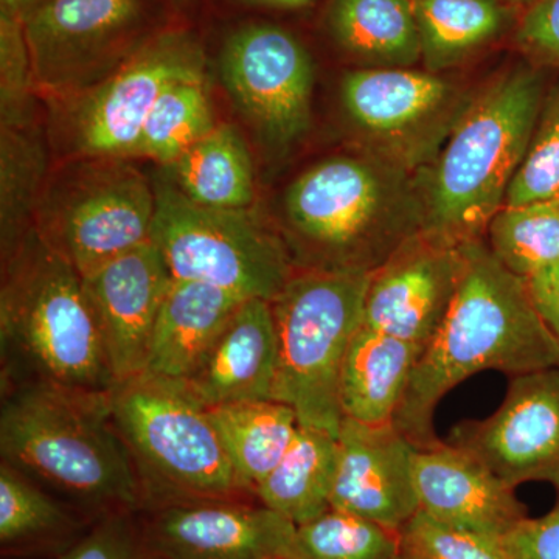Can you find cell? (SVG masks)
<instances>
[{
  "label": "cell",
  "instance_id": "39",
  "mask_svg": "<svg viewBox=\"0 0 559 559\" xmlns=\"http://www.w3.org/2000/svg\"><path fill=\"white\" fill-rule=\"evenodd\" d=\"M525 283L533 307L559 344V263L536 272Z\"/></svg>",
  "mask_w": 559,
  "mask_h": 559
},
{
  "label": "cell",
  "instance_id": "43",
  "mask_svg": "<svg viewBox=\"0 0 559 559\" xmlns=\"http://www.w3.org/2000/svg\"><path fill=\"white\" fill-rule=\"evenodd\" d=\"M274 559H286V558H274Z\"/></svg>",
  "mask_w": 559,
  "mask_h": 559
},
{
  "label": "cell",
  "instance_id": "32",
  "mask_svg": "<svg viewBox=\"0 0 559 559\" xmlns=\"http://www.w3.org/2000/svg\"><path fill=\"white\" fill-rule=\"evenodd\" d=\"M44 173V151L25 127H2V252L9 255L28 230V215Z\"/></svg>",
  "mask_w": 559,
  "mask_h": 559
},
{
  "label": "cell",
  "instance_id": "26",
  "mask_svg": "<svg viewBox=\"0 0 559 559\" xmlns=\"http://www.w3.org/2000/svg\"><path fill=\"white\" fill-rule=\"evenodd\" d=\"M326 24L342 50L371 68H411L421 60L412 0H331Z\"/></svg>",
  "mask_w": 559,
  "mask_h": 559
},
{
  "label": "cell",
  "instance_id": "18",
  "mask_svg": "<svg viewBox=\"0 0 559 559\" xmlns=\"http://www.w3.org/2000/svg\"><path fill=\"white\" fill-rule=\"evenodd\" d=\"M340 463L331 509L400 532L419 510L414 459L417 448L393 423L366 425L342 418Z\"/></svg>",
  "mask_w": 559,
  "mask_h": 559
},
{
  "label": "cell",
  "instance_id": "42",
  "mask_svg": "<svg viewBox=\"0 0 559 559\" xmlns=\"http://www.w3.org/2000/svg\"><path fill=\"white\" fill-rule=\"evenodd\" d=\"M499 2H502V0H499ZM507 2L524 3V5H530V3L535 2V0H507Z\"/></svg>",
  "mask_w": 559,
  "mask_h": 559
},
{
  "label": "cell",
  "instance_id": "27",
  "mask_svg": "<svg viewBox=\"0 0 559 559\" xmlns=\"http://www.w3.org/2000/svg\"><path fill=\"white\" fill-rule=\"evenodd\" d=\"M171 167L178 189L194 204L223 210L252 204V159L245 140L229 124L213 128Z\"/></svg>",
  "mask_w": 559,
  "mask_h": 559
},
{
  "label": "cell",
  "instance_id": "7",
  "mask_svg": "<svg viewBox=\"0 0 559 559\" xmlns=\"http://www.w3.org/2000/svg\"><path fill=\"white\" fill-rule=\"evenodd\" d=\"M370 274L296 271L272 300L278 333L275 400L301 426L340 436V380L353 336L364 323Z\"/></svg>",
  "mask_w": 559,
  "mask_h": 559
},
{
  "label": "cell",
  "instance_id": "13",
  "mask_svg": "<svg viewBox=\"0 0 559 559\" xmlns=\"http://www.w3.org/2000/svg\"><path fill=\"white\" fill-rule=\"evenodd\" d=\"M221 75L272 145L288 148L310 131L314 62L293 33L272 24L238 28L224 44Z\"/></svg>",
  "mask_w": 559,
  "mask_h": 559
},
{
  "label": "cell",
  "instance_id": "41",
  "mask_svg": "<svg viewBox=\"0 0 559 559\" xmlns=\"http://www.w3.org/2000/svg\"><path fill=\"white\" fill-rule=\"evenodd\" d=\"M242 3L255 7H267V9L297 10L311 5L314 0H240Z\"/></svg>",
  "mask_w": 559,
  "mask_h": 559
},
{
  "label": "cell",
  "instance_id": "4",
  "mask_svg": "<svg viewBox=\"0 0 559 559\" xmlns=\"http://www.w3.org/2000/svg\"><path fill=\"white\" fill-rule=\"evenodd\" d=\"M285 210L300 271L370 274L423 230L406 168L382 157L320 162L290 183Z\"/></svg>",
  "mask_w": 559,
  "mask_h": 559
},
{
  "label": "cell",
  "instance_id": "22",
  "mask_svg": "<svg viewBox=\"0 0 559 559\" xmlns=\"http://www.w3.org/2000/svg\"><path fill=\"white\" fill-rule=\"evenodd\" d=\"M419 355L417 345L362 323L342 366V418L366 425L392 423Z\"/></svg>",
  "mask_w": 559,
  "mask_h": 559
},
{
  "label": "cell",
  "instance_id": "10",
  "mask_svg": "<svg viewBox=\"0 0 559 559\" xmlns=\"http://www.w3.org/2000/svg\"><path fill=\"white\" fill-rule=\"evenodd\" d=\"M205 76L201 47L183 33L153 36L83 95L70 120L73 148L94 159L134 156L154 105L178 81Z\"/></svg>",
  "mask_w": 559,
  "mask_h": 559
},
{
  "label": "cell",
  "instance_id": "29",
  "mask_svg": "<svg viewBox=\"0 0 559 559\" xmlns=\"http://www.w3.org/2000/svg\"><path fill=\"white\" fill-rule=\"evenodd\" d=\"M487 234L489 250L507 270L532 277L559 263V197L500 209Z\"/></svg>",
  "mask_w": 559,
  "mask_h": 559
},
{
  "label": "cell",
  "instance_id": "19",
  "mask_svg": "<svg viewBox=\"0 0 559 559\" xmlns=\"http://www.w3.org/2000/svg\"><path fill=\"white\" fill-rule=\"evenodd\" d=\"M414 473L419 510L451 527L503 539L528 518L516 489L448 441L417 450Z\"/></svg>",
  "mask_w": 559,
  "mask_h": 559
},
{
  "label": "cell",
  "instance_id": "17",
  "mask_svg": "<svg viewBox=\"0 0 559 559\" xmlns=\"http://www.w3.org/2000/svg\"><path fill=\"white\" fill-rule=\"evenodd\" d=\"M81 278L114 381L143 373L162 301L173 282L160 250L151 240L143 242Z\"/></svg>",
  "mask_w": 559,
  "mask_h": 559
},
{
  "label": "cell",
  "instance_id": "40",
  "mask_svg": "<svg viewBox=\"0 0 559 559\" xmlns=\"http://www.w3.org/2000/svg\"><path fill=\"white\" fill-rule=\"evenodd\" d=\"M44 0H0V13L25 20Z\"/></svg>",
  "mask_w": 559,
  "mask_h": 559
},
{
  "label": "cell",
  "instance_id": "37",
  "mask_svg": "<svg viewBox=\"0 0 559 559\" xmlns=\"http://www.w3.org/2000/svg\"><path fill=\"white\" fill-rule=\"evenodd\" d=\"M516 44L528 62L559 70V0H535L522 13Z\"/></svg>",
  "mask_w": 559,
  "mask_h": 559
},
{
  "label": "cell",
  "instance_id": "1",
  "mask_svg": "<svg viewBox=\"0 0 559 559\" xmlns=\"http://www.w3.org/2000/svg\"><path fill=\"white\" fill-rule=\"evenodd\" d=\"M462 277L439 330L415 364L393 426L417 450L440 443L433 418L463 381L495 370L518 377L559 367V344L539 318L524 278L480 240L463 245Z\"/></svg>",
  "mask_w": 559,
  "mask_h": 559
},
{
  "label": "cell",
  "instance_id": "12",
  "mask_svg": "<svg viewBox=\"0 0 559 559\" xmlns=\"http://www.w3.org/2000/svg\"><path fill=\"white\" fill-rule=\"evenodd\" d=\"M24 27L33 81L51 92L76 90L151 39L143 0H44Z\"/></svg>",
  "mask_w": 559,
  "mask_h": 559
},
{
  "label": "cell",
  "instance_id": "36",
  "mask_svg": "<svg viewBox=\"0 0 559 559\" xmlns=\"http://www.w3.org/2000/svg\"><path fill=\"white\" fill-rule=\"evenodd\" d=\"M57 559H157L140 525L139 513L121 511L92 522Z\"/></svg>",
  "mask_w": 559,
  "mask_h": 559
},
{
  "label": "cell",
  "instance_id": "33",
  "mask_svg": "<svg viewBox=\"0 0 559 559\" xmlns=\"http://www.w3.org/2000/svg\"><path fill=\"white\" fill-rule=\"evenodd\" d=\"M559 197V84L547 94L527 154L511 180L503 207Z\"/></svg>",
  "mask_w": 559,
  "mask_h": 559
},
{
  "label": "cell",
  "instance_id": "21",
  "mask_svg": "<svg viewBox=\"0 0 559 559\" xmlns=\"http://www.w3.org/2000/svg\"><path fill=\"white\" fill-rule=\"evenodd\" d=\"M245 300L209 283L173 278L154 325L143 373L190 380Z\"/></svg>",
  "mask_w": 559,
  "mask_h": 559
},
{
  "label": "cell",
  "instance_id": "2",
  "mask_svg": "<svg viewBox=\"0 0 559 559\" xmlns=\"http://www.w3.org/2000/svg\"><path fill=\"white\" fill-rule=\"evenodd\" d=\"M0 454L91 522L142 511V489L108 393L21 382L3 399Z\"/></svg>",
  "mask_w": 559,
  "mask_h": 559
},
{
  "label": "cell",
  "instance_id": "6",
  "mask_svg": "<svg viewBox=\"0 0 559 559\" xmlns=\"http://www.w3.org/2000/svg\"><path fill=\"white\" fill-rule=\"evenodd\" d=\"M110 414L142 489V511L250 496L231 468L209 409L186 382L140 373L109 392Z\"/></svg>",
  "mask_w": 559,
  "mask_h": 559
},
{
  "label": "cell",
  "instance_id": "38",
  "mask_svg": "<svg viewBox=\"0 0 559 559\" xmlns=\"http://www.w3.org/2000/svg\"><path fill=\"white\" fill-rule=\"evenodd\" d=\"M510 559H559V500L540 518H527L503 538Z\"/></svg>",
  "mask_w": 559,
  "mask_h": 559
},
{
  "label": "cell",
  "instance_id": "23",
  "mask_svg": "<svg viewBox=\"0 0 559 559\" xmlns=\"http://www.w3.org/2000/svg\"><path fill=\"white\" fill-rule=\"evenodd\" d=\"M92 522L38 484L0 463V547L3 555H57L81 538Z\"/></svg>",
  "mask_w": 559,
  "mask_h": 559
},
{
  "label": "cell",
  "instance_id": "15",
  "mask_svg": "<svg viewBox=\"0 0 559 559\" xmlns=\"http://www.w3.org/2000/svg\"><path fill=\"white\" fill-rule=\"evenodd\" d=\"M157 559L288 558L296 525L246 499L193 500L139 511Z\"/></svg>",
  "mask_w": 559,
  "mask_h": 559
},
{
  "label": "cell",
  "instance_id": "28",
  "mask_svg": "<svg viewBox=\"0 0 559 559\" xmlns=\"http://www.w3.org/2000/svg\"><path fill=\"white\" fill-rule=\"evenodd\" d=\"M429 72L451 68L498 38L510 24L499 0H412Z\"/></svg>",
  "mask_w": 559,
  "mask_h": 559
},
{
  "label": "cell",
  "instance_id": "9",
  "mask_svg": "<svg viewBox=\"0 0 559 559\" xmlns=\"http://www.w3.org/2000/svg\"><path fill=\"white\" fill-rule=\"evenodd\" d=\"M87 168L50 198L36 226L84 275L151 240L156 191L127 164Z\"/></svg>",
  "mask_w": 559,
  "mask_h": 559
},
{
  "label": "cell",
  "instance_id": "30",
  "mask_svg": "<svg viewBox=\"0 0 559 559\" xmlns=\"http://www.w3.org/2000/svg\"><path fill=\"white\" fill-rule=\"evenodd\" d=\"M215 127L205 76L178 81L160 95L151 110L134 157L173 165Z\"/></svg>",
  "mask_w": 559,
  "mask_h": 559
},
{
  "label": "cell",
  "instance_id": "35",
  "mask_svg": "<svg viewBox=\"0 0 559 559\" xmlns=\"http://www.w3.org/2000/svg\"><path fill=\"white\" fill-rule=\"evenodd\" d=\"M0 72H2V127H25L31 102L33 69L24 20L0 13Z\"/></svg>",
  "mask_w": 559,
  "mask_h": 559
},
{
  "label": "cell",
  "instance_id": "25",
  "mask_svg": "<svg viewBox=\"0 0 559 559\" xmlns=\"http://www.w3.org/2000/svg\"><path fill=\"white\" fill-rule=\"evenodd\" d=\"M209 414L238 480L253 496L296 439V411L272 400L224 404L210 407Z\"/></svg>",
  "mask_w": 559,
  "mask_h": 559
},
{
  "label": "cell",
  "instance_id": "24",
  "mask_svg": "<svg viewBox=\"0 0 559 559\" xmlns=\"http://www.w3.org/2000/svg\"><path fill=\"white\" fill-rule=\"evenodd\" d=\"M340 463L337 436L299 426L282 462L253 491V498L296 527L331 510Z\"/></svg>",
  "mask_w": 559,
  "mask_h": 559
},
{
  "label": "cell",
  "instance_id": "8",
  "mask_svg": "<svg viewBox=\"0 0 559 559\" xmlns=\"http://www.w3.org/2000/svg\"><path fill=\"white\" fill-rule=\"evenodd\" d=\"M154 191L151 241L173 278L209 283L246 300L272 301L297 271L285 242L246 210L194 204L168 183Z\"/></svg>",
  "mask_w": 559,
  "mask_h": 559
},
{
  "label": "cell",
  "instance_id": "34",
  "mask_svg": "<svg viewBox=\"0 0 559 559\" xmlns=\"http://www.w3.org/2000/svg\"><path fill=\"white\" fill-rule=\"evenodd\" d=\"M400 559H510L503 539L451 527L418 510L401 527Z\"/></svg>",
  "mask_w": 559,
  "mask_h": 559
},
{
  "label": "cell",
  "instance_id": "11",
  "mask_svg": "<svg viewBox=\"0 0 559 559\" xmlns=\"http://www.w3.org/2000/svg\"><path fill=\"white\" fill-rule=\"evenodd\" d=\"M341 100L382 159L406 170L436 153L471 103L451 81L409 68L353 70L342 79Z\"/></svg>",
  "mask_w": 559,
  "mask_h": 559
},
{
  "label": "cell",
  "instance_id": "3",
  "mask_svg": "<svg viewBox=\"0 0 559 559\" xmlns=\"http://www.w3.org/2000/svg\"><path fill=\"white\" fill-rule=\"evenodd\" d=\"M546 97L544 69L525 62L471 100L419 191L425 234L454 245L480 240L506 204Z\"/></svg>",
  "mask_w": 559,
  "mask_h": 559
},
{
  "label": "cell",
  "instance_id": "20",
  "mask_svg": "<svg viewBox=\"0 0 559 559\" xmlns=\"http://www.w3.org/2000/svg\"><path fill=\"white\" fill-rule=\"evenodd\" d=\"M278 333L272 301L248 299L231 316L187 388L210 407L277 401Z\"/></svg>",
  "mask_w": 559,
  "mask_h": 559
},
{
  "label": "cell",
  "instance_id": "31",
  "mask_svg": "<svg viewBox=\"0 0 559 559\" xmlns=\"http://www.w3.org/2000/svg\"><path fill=\"white\" fill-rule=\"evenodd\" d=\"M286 559H400V536L395 530L331 509L296 528Z\"/></svg>",
  "mask_w": 559,
  "mask_h": 559
},
{
  "label": "cell",
  "instance_id": "5",
  "mask_svg": "<svg viewBox=\"0 0 559 559\" xmlns=\"http://www.w3.org/2000/svg\"><path fill=\"white\" fill-rule=\"evenodd\" d=\"M0 334L3 359L25 369L22 382L108 393L110 373L83 278L36 227L3 257Z\"/></svg>",
  "mask_w": 559,
  "mask_h": 559
},
{
  "label": "cell",
  "instance_id": "16",
  "mask_svg": "<svg viewBox=\"0 0 559 559\" xmlns=\"http://www.w3.org/2000/svg\"><path fill=\"white\" fill-rule=\"evenodd\" d=\"M463 245L418 231L370 272L364 325L425 349L450 310L465 255Z\"/></svg>",
  "mask_w": 559,
  "mask_h": 559
},
{
  "label": "cell",
  "instance_id": "14",
  "mask_svg": "<svg viewBox=\"0 0 559 559\" xmlns=\"http://www.w3.org/2000/svg\"><path fill=\"white\" fill-rule=\"evenodd\" d=\"M448 443L511 488L546 481L559 492V367L511 378L495 414L459 423Z\"/></svg>",
  "mask_w": 559,
  "mask_h": 559
}]
</instances>
